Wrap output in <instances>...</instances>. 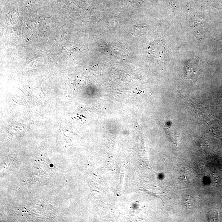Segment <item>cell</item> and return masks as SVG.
<instances>
[{"label": "cell", "instance_id": "6da1fadb", "mask_svg": "<svg viewBox=\"0 0 222 222\" xmlns=\"http://www.w3.org/2000/svg\"><path fill=\"white\" fill-rule=\"evenodd\" d=\"M165 129L166 130L168 137L170 138L171 142L175 144H177L178 135L175 126L167 125L165 127Z\"/></svg>", "mask_w": 222, "mask_h": 222}, {"label": "cell", "instance_id": "7a4b0ae2", "mask_svg": "<svg viewBox=\"0 0 222 222\" xmlns=\"http://www.w3.org/2000/svg\"><path fill=\"white\" fill-rule=\"evenodd\" d=\"M182 177L184 181L186 183H190L193 179L192 175L188 170H184L183 171Z\"/></svg>", "mask_w": 222, "mask_h": 222}, {"label": "cell", "instance_id": "3957f363", "mask_svg": "<svg viewBox=\"0 0 222 222\" xmlns=\"http://www.w3.org/2000/svg\"><path fill=\"white\" fill-rule=\"evenodd\" d=\"M189 199H190V200H189V198H188L186 202L187 204H188V205H189V206L190 208L193 205L194 201L193 200L192 198H189Z\"/></svg>", "mask_w": 222, "mask_h": 222}, {"label": "cell", "instance_id": "277c9868", "mask_svg": "<svg viewBox=\"0 0 222 222\" xmlns=\"http://www.w3.org/2000/svg\"><path fill=\"white\" fill-rule=\"evenodd\" d=\"M41 90L42 91V93H43L44 95H46V94H45V93L43 91L42 88V86H41Z\"/></svg>", "mask_w": 222, "mask_h": 222}]
</instances>
